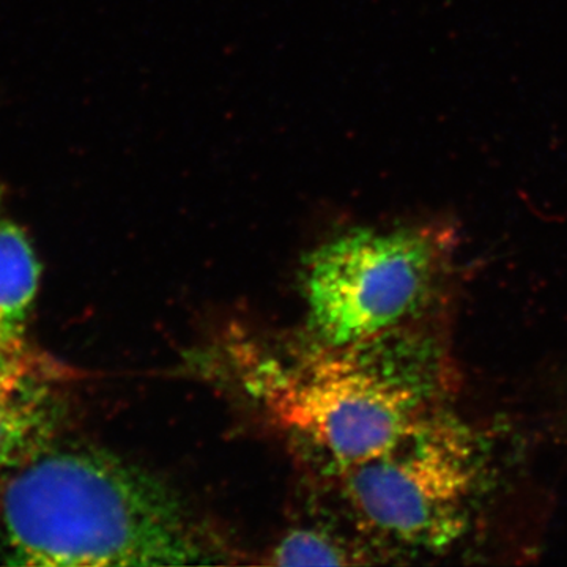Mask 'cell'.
<instances>
[{"mask_svg":"<svg viewBox=\"0 0 567 567\" xmlns=\"http://www.w3.org/2000/svg\"><path fill=\"white\" fill-rule=\"evenodd\" d=\"M567 417V416H566Z\"/></svg>","mask_w":567,"mask_h":567,"instance_id":"ba28073f","label":"cell"},{"mask_svg":"<svg viewBox=\"0 0 567 567\" xmlns=\"http://www.w3.org/2000/svg\"><path fill=\"white\" fill-rule=\"evenodd\" d=\"M456 246L453 227H358L324 241L303 267L312 341L349 347L420 322Z\"/></svg>","mask_w":567,"mask_h":567,"instance_id":"277c9868","label":"cell"},{"mask_svg":"<svg viewBox=\"0 0 567 567\" xmlns=\"http://www.w3.org/2000/svg\"><path fill=\"white\" fill-rule=\"evenodd\" d=\"M207 532L162 477L87 446H48L0 492V558L14 566L216 561Z\"/></svg>","mask_w":567,"mask_h":567,"instance_id":"6da1fadb","label":"cell"},{"mask_svg":"<svg viewBox=\"0 0 567 567\" xmlns=\"http://www.w3.org/2000/svg\"><path fill=\"white\" fill-rule=\"evenodd\" d=\"M371 555L328 528L298 527L289 529L271 548L267 563L275 566H353L372 563Z\"/></svg>","mask_w":567,"mask_h":567,"instance_id":"52a82bcc","label":"cell"},{"mask_svg":"<svg viewBox=\"0 0 567 567\" xmlns=\"http://www.w3.org/2000/svg\"><path fill=\"white\" fill-rule=\"evenodd\" d=\"M39 284L31 241L20 227L0 219V341L22 344Z\"/></svg>","mask_w":567,"mask_h":567,"instance_id":"8992f818","label":"cell"},{"mask_svg":"<svg viewBox=\"0 0 567 567\" xmlns=\"http://www.w3.org/2000/svg\"><path fill=\"white\" fill-rule=\"evenodd\" d=\"M480 432L447 409L339 472L354 524L391 554L440 555L464 539L488 483Z\"/></svg>","mask_w":567,"mask_h":567,"instance_id":"3957f363","label":"cell"},{"mask_svg":"<svg viewBox=\"0 0 567 567\" xmlns=\"http://www.w3.org/2000/svg\"><path fill=\"white\" fill-rule=\"evenodd\" d=\"M246 388L331 475L375 456L446 409L453 368L415 324L349 347L316 344L297 360H264Z\"/></svg>","mask_w":567,"mask_h":567,"instance_id":"7a4b0ae2","label":"cell"},{"mask_svg":"<svg viewBox=\"0 0 567 567\" xmlns=\"http://www.w3.org/2000/svg\"><path fill=\"white\" fill-rule=\"evenodd\" d=\"M62 423L63 398L54 379L22 344L0 341V492L52 445Z\"/></svg>","mask_w":567,"mask_h":567,"instance_id":"5b68a950","label":"cell"}]
</instances>
